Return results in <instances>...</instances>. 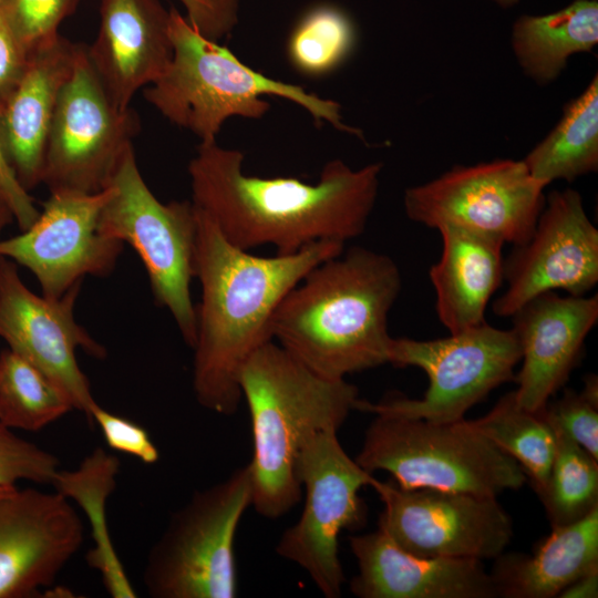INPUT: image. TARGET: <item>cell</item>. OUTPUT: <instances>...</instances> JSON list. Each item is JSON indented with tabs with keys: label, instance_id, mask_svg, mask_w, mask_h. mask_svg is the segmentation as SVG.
Instances as JSON below:
<instances>
[{
	"label": "cell",
	"instance_id": "1",
	"mask_svg": "<svg viewBox=\"0 0 598 598\" xmlns=\"http://www.w3.org/2000/svg\"><path fill=\"white\" fill-rule=\"evenodd\" d=\"M243 163L240 151L200 142L188 164L192 202L235 247L250 251L269 245L279 255L322 240L346 244L363 234L383 168L371 163L354 169L332 159L309 184L248 175Z\"/></svg>",
	"mask_w": 598,
	"mask_h": 598
},
{
	"label": "cell",
	"instance_id": "2",
	"mask_svg": "<svg viewBox=\"0 0 598 598\" xmlns=\"http://www.w3.org/2000/svg\"><path fill=\"white\" fill-rule=\"evenodd\" d=\"M196 210L195 278L200 301L195 306L193 391L206 410L233 415L243 399L240 371L272 340L270 326L279 303L315 266L341 254L344 244L322 240L295 254L256 256L228 243Z\"/></svg>",
	"mask_w": 598,
	"mask_h": 598
},
{
	"label": "cell",
	"instance_id": "3",
	"mask_svg": "<svg viewBox=\"0 0 598 598\" xmlns=\"http://www.w3.org/2000/svg\"><path fill=\"white\" fill-rule=\"evenodd\" d=\"M401 286L390 256L363 247L343 250L285 296L271 320L272 340L330 379L388 363V319Z\"/></svg>",
	"mask_w": 598,
	"mask_h": 598
},
{
	"label": "cell",
	"instance_id": "4",
	"mask_svg": "<svg viewBox=\"0 0 598 598\" xmlns=\"http://www.w3.org/2000/svg\"><path fill=\"white\" fill-rule=\"evenodd\" d=\"M239 385L251 422V506L266 518L288 513L301 496L297 465L317 432L339 430L359 399L355 385L312 371L276 341L244 364Z\"/></svg>",
	"mask_w": 598,
	"mask_h": 598
},
{
	"label": "cell",
	"instance_id": "5",
	"mask_svg": "<svg viewBox=\"0 0 598 598\" xmlns=\"http://www.w3.org/2000/svg\"><path fill=\"white\" fill-rule=\"evenodd\" d=\"M173 58L161 76L144 90L145 100L173 124L200 142L216 141L234 116L261 118L270 105L264 95L286 99L307 111L317 123L362 138L343 122L338 102L303 87L269 78L243 63L218 41L200 34L177 9H169Z\"/></svg>",
	"mask_w": 598,
	"mask_h": 598
},
{
	"label": "cell",
	"instance_id": "6",
	"mask_svg": "<svg viewBox=\"0 0 598 598\" xmlns=\"http://www.w3.org/2000/svg\"><path fill=\"white\" fill-rule=\"evenodd\" d=\"M354 458L367 472L385 471L403 489L432 488L496 497L520 488V465L470 421L436 423L375 414Z\"/></svg>",
	"mask_w": 598,
	"mask_h": 598
},
{
	"label": "cell",
	"instance_id": "7",
	"mask_svg": "<svg viewBox=\"0 0 598 598\" xmlns=\"http://www.w3.org/2000/svg\"><path fill=\"white\" fill-rule=\"evenodd\" d=\"M250 465L196 491L172 514L151 547L143 570L153 598H234L238 592L234 554L241 517L251 506Z\"/></svg>",
	"mask_w": 598,
	"mask_h": 598
},
{
	"label": "cell",
	"instance_id": "8",
	"mask_svg": "<svg viewBox=\"0 0 598 598\" xmlns=\"http://www.w3.org/2000/svg\"><path fill=\"white\" fill-rule=\"evenodd\" d=\"M99 217L102 234L128 244L140 256L156 303L174 319L185 343L196 340L195 279L197 210L192 200L162 203L144 182L134 150L122 157Z\"/></svg>",
	"mask_w": 598,
	"mask_h": 598
},
{
	"label": "cell",
	"instance_id": "9",
	"mask_svg": "<svg viewBox=\"0 0 598 598\" xmlns=\"http://www.w3.org/2000/svg\"><path fill=\"white\" fill-rule=\"evenodd\" d=\"M520 347L512 329L486 321L435 340L392 338L388 363L416 367L429 386L420 399L394 395L380 402L358 399L354 410L373 414L421 419L436 423L456 422L491 391L515 379Z\"/></svg>",
	"mask_w": 598,
	"mask_h": 598
},
{
	"label": "cell",
	"instance_id": "10",
	"mask_svg": "<svg viewBox=\"0 0 598 598\" xmlns=\"http://www.w3.org/2000/svg\"><path fill=\"white\" fill-rule=\"evenodd\" d=\"M337 432H317L301 448L297 475L306 493L302 513L276 546V553L301 567L326 598L341 596L339 534L363 524L359 491L374 480L346 453Z\"/></svg>",
	"mask_w": 598,
	"mask_h": 598
},
{
	"label": "cell",
	"instance_id": "11",
	"mask_svg": "<svg viewBox=\"0 0 598 598\" xmlns=\"http://www.w3.org/2000/svg\"><path fill=\"white\" fill-rule=\"evenodd\" d=\"M86 47L61 90L49 130L42 183L50 193L105 189L140 130L136 112L120 110L109 97Z\"/></svg>",
	"mask_w": 598,
	"mask_h": 598
},
{
	"label": "cell",
	"instance_id": "12",
	"mask_svg": "<svg viewBox=\"0 0 598 598\" xmlns=\"http://www.w3.org/2000/svg\"><path fill=\"white\" fill-rule=\"evenodd\" d=\"M545 187L523 161L508 158L456 165L404 192L403 206L414 223L455 227L518 246L528 240L545 205Z\"/></svg>",
	"mask_w": 598,
	"mask_h": 598
},
{
	"label": "cell",
	"instance_id": "13",
	"mask_svg": "<svg viewBox=\"0 0 598 598\" xmlns=\"http://www.w3.org/2000/svg\"><path fill=\"white\" fill-rule=\"evenodd\" d=\"M384 507L378 528L406 551L424 557L495 559L513 536L496 497L432 488L403 489L374 477Z\"/></svg>",
	"mask_w": 598,
	"mask_h": 598
},
{
	"label": "cell",
	"instance_id": "14",
	"mask_svg": "<svg viewBox=\"0 0 598 598\" xmlns=\"http://www.w3.org/2000/svg\"><path fill=\"white\" fill-rule=\"evenodd\" d=\"M111 187L95 194L53 192L20 235L0 239V257L30 270L42 296L59 299L86 276L110 275L124 244L99 229Z\"/></svg>",
	"mask_w": 598,
	"mask_h": 598
},
{
	"label": "cell",
	"instance_id": "15",
	"mask_svg": "<svg viewBox=\"0 0 598 598\" xmlns=\"http://www.w3.org/2000/svg\"><path fill=\"white\" fill-rule=\"evenodd\" d=\"M506 290L493 302V312L509 318L534 297L564 290L585 296L598 282V230L580 194L553 190L528 240L514 246L504 260Z\"/></svg>",
	"mask_w": 598,
	"mask_h": 598
},
{
	"label": "cell",
	"instance_id": "16",
	"mask_svg": "<svg viewBox=\"0 0 598 598\" xmlns=\"http://www.w3.org/2000/svg\"><path fill=\"white\" fill-rule=\"evenodd\" d=\"M80 288H71L59 299L38 296L21 280L17 265L0 257V337L52 380L90 421L97 402L75 353L82 349L103 359L106 350L75 321Z\"/></svg>",
	"mask_w": 598,
	"mask_h": 598
},
{
	"label": "cell",
	"instance_id": "17",
	"mask_svg": "<svg viewBox=\"0 0 598 598\" xmlns=\"http://www.w3.org/2000/svg\"><path fill=\"white\" fill-rule=\"evenodd\" d=\"M82 542V519L59 492L16 488L1 496L0 598L51 586Z\"/></svg>",
	"mask_w": 598,
	"mask_h": 598
},
{
	"label": "cell",
	"instance_id": "18",
	"mask_svg": "<svg viewBox=\"0 0 598 598\" xmlns=\"http://www.w3.org/2000/svg\"><path fill=\"white\" fill-rule=\"evenodd\" d=\"M509 318L523 362L515 377V398L524 409L539 412L576 367L598 320V298L549 291L534 297Z\"/></svg>",
	"mask_w": 598,
	"mask_h": 598
},
{
	"label": "cell",
	"instance_id": "19",
	"mask_svg": "<svg viewBox=\"0 0 598 598\" xmlns=\"http://www.w3.org/2000/svg\"><path fill=\"white\" fill-rule=\"evenodd\" d=\"M358 563L350 591L360 598H494L482 560L424 557L404 550L385 533L349 537Z\"/></svg>",
	"mask_w": 598,
	"mask_h": 598
},
{
	"label": "cell",
	"instance_id": "20",
	"mask_svg": "<svg viewBox=\"0 0 598 598\" xmlns=\"http://www.w3.org/2000/svg\"><path fill=\"white\" fill-rule=\"evenodd\" d=\"M169 10L159 0H102L100 28L87 58L113 104L130 109L173 58Z\"/></svg>",
	"mask_w": 598,
	"mask_h": 598
},
{
	"label": "cell",
	"instance_id": "21",
	"mask_svg": "<svg viewBox=\"0 0 598 598\" xmlns=\"http://www.w3.org/2000/svg\"><path fill=\"white\" fill-rule=\"evenodd\" d=\"M81 48V43L59 35L33 51L20 83L0 111V131L8 161L28 192L42 183L50 125Z\"/></svg>",
	"mask_w": 598,
	"mask_h": 598
},
{
	"label": "cell",
	"instance_id": "22",
	"mask_svg": "<svg viewBox=\"0 0 598 598\" xmlns=\"http://www.w3.org/2000/svg\"><path fill=\"white\" fill-rule=\"evenodd\" d=\"M442 254L430 269L441 323L456 333L485 322L487 303L504 280V243L455 228L437 229Z\"/></svg>",
	"mask_w": 598,
	"mask_h": 598
},
{
	"label": "cell",
	"instance_id": "23",
	"mask_svg": "<svg viewBox=\"0 0 598 598\" xmlns=\"http://www.w3.org/2000/svg\"><path fill=\"white\" fill-rule=\"evenodd\" d=\"M551 533L533 555L501 554L491 573L497 597L553 598L598 568V507Z\"/></svg>",
	"mask_w": 598,
	"mask_h": 598
},
{
	"label": "cell",
	"instance_id": "24",
	"mask_svg": "<svg viewBox=\"0 0 598 598\" xmlns=\"http://www.w3.org/2000/svg\"><path fill=\"white\" fill-rule=\"evenodd\" d=\"M598 43V1L574 0L547 14H522L512 25L511 45L523 73L538 85L559 78L574 54Z\"/></svg>",
	"mask_w": 598,
	"mask_h": 598
},
{
	"label": "cell",
	"instance_id": "25",
	"mask_svg": "<svg viewBox=\"0 0 598 598\" xmlns=\"http://www.w3.org/2000/svg\"><path fill=\"white\" fill-rule=\"evenodd\" d=\"M118 458L102 447L94 448L72 471L59 470L52 485L86 513L94 542L86 554L91 568L99 571L103 586L114 598H134L133 588L115 551L106 527L105 504L116 487Z\"/></svg>",
	"mask_w": 598,
	"mask_h": 598
},
{
	"label": "cell",
	"instance_id": "26",
	"mask_svg": "<svg viewBox=\"0 0 598 598\" xmlns=\"http://www.w3.org/2000/svg\"><path fill=\"white\" fill-rule=\"evenodd\" d=\"M544 187L598 169V76L569 101L555 127L522 159Z\"/></svg>",
	"mask_w": 598,
	"mask_h": 598
},
{
	"label": "cell",
	"instance_id": "27",
	"mask_svg": "<svg viewBox=\"0 0 598 598\" xmlns=\"http://www.w3.org/2000/svg\"><path fill=\"white\" fill-rule=\"evenodd\" d=\"M470 424L520 465L537 494L544 489L556 452V434L542 411L520 406L513 391Z\"/></svg>",
	"mask_w": 598,
	"mask_h": 598
},
{
	"label": "cell",
	"instance_id": "28",
	"mask_svg": "<svg viewBox=\"0 0 598 598\" xmlns=\"http://www.w3.org/2000/svg\"><path fill=\"white\" fill-rule=\"evenodd\" d=\"M73 409L69 396L42 371L12 351L0 352V423L39 431Z\"/></svg>",
	"mask_w": 598,
	"mask_h": 598
},
{
	"label": "cell",
	"instance_id": "29",
	"mask_svg": "<svg viewBox=\"0 0 598 598\" xmlns=\"http://www.w3.org/2000/svg\"><path fill=\"white\" fill-rule=\"evenodd\" d=\"M357 31L350 16L332 3L307 9L293 25L287 42L291 65L310 78L327 75L351 54Z\"/></svg>",
	"mask_w": 598,
	"mask_h": 598
},
{
	"label": "cell",
	"instance_id": "30",
	"mask_svg": "<svg viewBox=\"0 0 598 598\" xmlns=\"http://www.w3.org/2000/svg\"><path fill=\"white\" fill-rule=\"evenodd\" d=\"M544 489L537 494L550 526L575 523L598 507V460L563 434Z\"/></svg>",
	"mask_w": 598,
	"mask_h": 598
},
{
	"label": "cell",
	"instance_id": "31",
	"mask_svg": "<svg viewBox=\"0 0 598 598\" xmlns=\"http://www.w3.org/2000/svg\"><path fill=\"white\" fill-rule=\"evenodd\" d=\"M542 414L554 432L578 444L598 460V381L590 374L581 391L571 389L547 403Z\"/></svg>",
	"mask_w": 598,
	"mask_h": 598
},
{
	"label": "cell",
	"instance_id": "32",
	"mask_svg": "<svg viewBox=\"0 0 598 598\" xmlns=\"http://www.w3.org/2000/svg\"><path fill=\"white\" fill-rule=\"evenodd\" d=\"M78 3L79 0H0V12L31 54L60 35L59 25Z\"/></svg>",
	"mask_w": 598,
	"mask_h": 598
},
{
	"label": "cell",
	"instance_id": "33",
	"mask_svg": "<svg viewBox=\"0 0 598 598\" xmlns=\"http://www.w3.org/2000/svg\"><path fill=\"white\" fill-rule=\"evenodd\" d=\"M59 458L47 450L14 435L0 423V486L16 487L19 481L52 483Z\"/></svg>",
	"mask_w": 598,
	"mask_h": 598
},
{
	"label": "cell",
	"instance_id": "34",
	"mask_svg": "<svg viewBox=\"0 0 598 598\" xmlns=\"http://www.w3.org/2000/svg\"><path fill=\"white\" fill-rule=\"evenodd\" d=\"M90 422L96 424L110 448L131 455L145 464H154L159 452L148 432L137 423L109 412L99 403L91 413Z\"/></svg>",
	"mask_w": 598,
	"mask_h": 598
},
{
	"label": "cell",
	"instance_id": "35",
	"mask_svg": "<svg viewBox=\"0 0 598 598\" xmlns=\"http://www.w3.org/2000/svg\"><path fill=\"white\" fill-rule=\"evenodd\" d=\"M186 19L200 34L218 41L238 22L240 0H179Z\"/></svg>",
	"mask_w": 598,
	"mask_h": 598
},
{
	"label": "cell",
	"instance_id": "36",
	"mask_svg": "<svg viewBox=\"0 0 598 598\" xmlns=\"http://www.w3.org/2000/svg\"><path fill=\"white\" fill-rule=\"evenodd\" d=\"M30 60L0 12V111L20 83Z\"/></svg>",
	"mask_w": 598,
	"mask_h": 598
},
{
	"label": "cell",
	"instance_id": "37",
	"mask_svg": "<svg viewBox=\"0 0 598 598\" xmlns=\"http://www.w3.org/2000/svg\"><path fill=\"white\" fill-rule=\"evenodd\" d=\"M0 189L6 197L13 218L21 230L27 229L39 216L40 210L27 189L18 181L4 151L0 131Z\"/></svg>",
	"mask_w": 598,
	"mask_h": 598
},
{
	"label": "cell",
	"instance_id": "38",
	"mask_svg": "<svg viewBox=\"0 0 598 598\" xmlns=\"http://www.w3.org/2000/svg\"><path fill=\"white\" fill-rule=\"evenodd\" d=\"M560 598H597L598 597V568L594 569L569 586H567L560 594Z\"/></svg>",
	"mask_w": 598,
	"mask_h": 598
},
{
	"label": "cell",
	"instance_id": "39",
	"mask_svg": "<svg viewBox=\"0 0 598 598\" xmlns=\"http://www.w3.org/2000/svg\"><path fill=\"white\" fill-rule=\"evenodd\" d=\"M12 220H14L13 214L0 189V239L2 238V231Z\"/></svg>",
	"mask_w": 598,
	"mask_h": 598
},
{
	"label": "cell",
	"instance_id": "40",
	"mask_svg": "<svg viewBox=\"0 0 598 598\" xmlns=\"http://www.w3.org/2000/svg\"><path fill=\"white\" fill-rule=\"evenodd\" d=\"M496 6L503 8V9H509L519 3L520 0H489Z\"/></svg>",
	"mask_w": 598,
	"mask_h": 598
},
{
	"label": "cell",
	"instance_id": "41",
	"mask_svg": "<svg viewBox=\"0 0 598 598\" xmlns=\"http://www.w3.org/2000/svg\"><path fill=\"white\" fill-rule=\"evenodd\" d=\"M17 487H4L0 486V497L8 495L9 493L13 492Z\"/></svg>",
	"mask_w": 598,
	"mask_h": 598
}]
</instances>
